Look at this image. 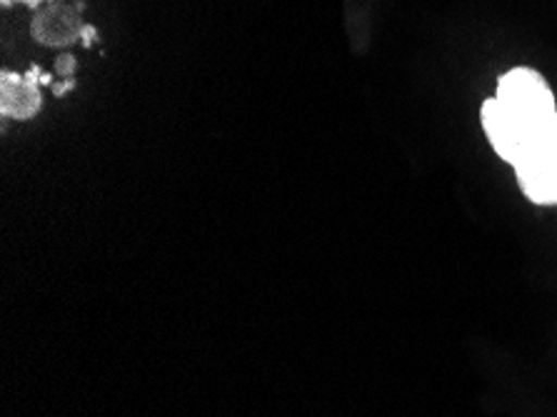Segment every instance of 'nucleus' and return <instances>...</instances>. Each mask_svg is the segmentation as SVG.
I'll use <instances>...</instances> for the list:
<instances>
[{
  "instance_id": "nucleus-1",
  "label": "nucleus",
  "mask_w": 557,
  "mask_h": 417,
  "mask_svg": "<svg viewBox=\"0 0 557 417\" xmlns=\"http://www.w3.org/2000/svg\"><path fill=\"white\" fill-rule=\"evenodd\" d=\"M483 127L487 140L510 165H557V110L547 83L535 71L515 68L485 100Z\"/></svg>"
},
{
  "instance_id": "nucleus-2",
  "label": "nucleus",
  "mask_w": 557,
  "mask_h": 417,
  "mask_svg": "<svg viewBox=\"0 0 557 417\" xmlns=\"http://www.w3.org/2000/svg\"><path fill=\"white\" fill-rule=\"evenodd\" d=\"M83 28L78 13L65 5H50L36 13L33 19V36H36L44 46H71L78 38H83Z\"/></svg>"
},
{
  "instance_id": "nucleus-3",
  "label": "nucleus",
  "mask_w": 557,
  "mask_h": 417,
  "mask_svg": "<svg viewBox=\"0 0 557 417\" xmlns=\"http://www.w3.org/2000/svg\"><path fill=\"white\" fill-rule=\"evenodd\" d=\"M40 108L38 81H30L28 75H15L3 71L0 75V110L3 115L15 121H28Z\"/></svg>"
},
{
  "instance_id": "nucleus-4",
  "label": "nucleus",
  "mask_w": 557,
  "mask_h": 417,
  "mask_svg": "<svg viewBox=\"0 0 557 417\" xmlns=\"http://www.w3.org/2000/svg\"><path fill=\"white\" fill-rule=\"evenodd\" d=\"M518 183L522 193L537 206H555L557 203V165L555 163H533L520 165Z\"/></svg>"
},
{
  "instance_id": "nucleus-5",
  "label": "nucleus",
  "mask_w": 557,
  "mask_h": 417,
  "mask_svg": "<svg viewBox=\"0 0 557 417\" xmlns=\"http://www.w3.org/2000/svg\"><path fill=\"white\" fill-rule=\"evenodd\" d=\"M55 68H58V71H61L63 75H71V73L75 71V58H73V56H67V53H63L61 58H58Z\"/></svg>"
},
{
  "instance_id": "nucleus-6",
  "label": "nucleus",
  "mask_w": 557,
  "mask_h": 417,
  "mask_svg": "<svg viewBox=\"0 0 557 417\" xmlns=\"http://www.w3.org/2000/svg\"><path fill=\"white\" fill-rule=\"evenodd\" d=\"M11 3H25V5H30V8H36L40 0H3V5H11Z\"/></svg>"
},
{
  "instance_id": "nucleus-7",
  "label": "nucleus",
  "mask_w": 557,
  "mask_h": 417,
  "mask_svg": "<svg viewBox=\"0 0 557 417\" xmlns=\"http://www.w3.org/2000/svg\"><path fill=\"white\" fill-rule=\"evenodd\" d=\"M92 36H96V28H90V25H86V28H83V42H90Z\"/></svg>"
}]
</instances>
